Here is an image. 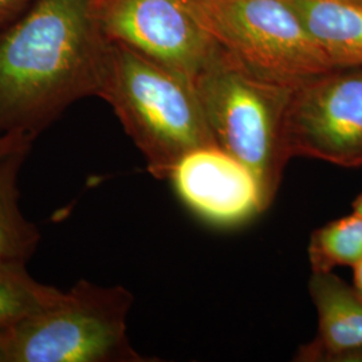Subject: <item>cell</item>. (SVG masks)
Listing matches in <instances>:
<instances>
[{"label": "cell", "mask_w": 362, "mask_h": 362, "mask_svg": "<svg viewBox=\"0 0 362 362\" xmlns=\"http://www.w3.org/2000/svg\"><path fill=\"white\" fill-rule=\"evenodd\" d=\"M107 52L93 0H34L0 30V134L38 137L67 107L98 97Z\"/></svg>", "instance_id": "6da1fadb"}, {"label": "cell", "mask_w": 362, "mask_h": 362, "mask_svg": "<svg viewBox=\"0 0 362 362\" xmlns=\"http://www.w3.org/2000/svg\"><path fill=\"white\" fill-rule=\"evenodd\" d=\"M100 98L112 106L158 180L194 149L216 145L194 82L124 45L109 42Z\"/></svg>", "instance_id": "7a4b0ae2"}, {"label": "cell", "mask_w": 362, "mask_h": 362, "mask_svg": "<svg viewBox=\"0 0 362 362\" xmlns=\"http://www.w3.org/2000/svg\"><path fill=\"white\" fill-rule=\"evenodd\" d=\"M194 86L215 144L252 172L270 207L290 161L285 117L294 88L259 77L221 50Z\"/></svg>", "instance_id": "3957f363"}, {"label": "cell", "mask_w": 362, "mask_h": 362, "mask_svg": "<svg viewBox=\"0 0 362 362\" xmlns=\"http://www.w3.org/2000/svg\"><path fill=\"white\" fill-rule=\"evenodd\" d=\"M133 296L81 279L7 332L8 362H144L128 336Z\"/></svg>", "instance_id": "277c9868"}, {"label": "cell", "mask_w": 362, "mask_h": 362, "mask_svg": "<svg viewBox=\"0 0 362 362\" xmlns=\"http://www.w3.org/2000/svg\"><path fill=\"white\" fill-rule=\"evenodd\" d=\"M220 50L259 77L296 88L334 69L287 0H182Z\"/></svg>", "instance_id": "5b68a950"}, {"label": "cell", "mask_w": 362, "mask_h": 362, "mask_svg": "<svg viewBox=\"0 0 362 362\" xmlns=\"http://www.w3.org/2000/svg\"><path fill=\"white\" fill-rule=\"evenodd\" d=\"M288 158L362 167V67H339L294 88L285 117Z\"/></svg>", "instance_id": "8992f818"}, {"label": "cell", "mask_w": 362, "mask_h": 362, "mask_svg": "<svg viewBox=\"0 0 362 362\" xmlns=\"http://www.w3.org/2000/svg\"><path fill=\"white\" fill-rule=\"evenodd\" d=\"M103 35L194 82L220 52L182 0H95Z\"/></svg>", "instance_id": "52a82bcc"}, {"label": "cell", "mask_w": 362, "mask_h": 362, "mask_svg": "<svg viewBox=\"0 0 362 362\" xmlns=\"http://www.w3.org/2000/svg\"><path fill=\"white\" fill-rule=\"evenodd\" d=\"M168 180L187 207L215 226H238L267 209L252 172L218 145L184 156Z\"/></svg>", "instance_id": "ba28073f"}, {"label": "cell", "mask_w": 362, "mask_h": 362, "mask_svg": "<svg viewBox=\"0 0 362 362\" xmlns=\"http://www.w3.org/2000/svg\"><path fill=\"white\" fill-rule=\"evenodd\" d=\"M318 332L296 354L299 362H362V297L334 272H313L309 284Z\"/></svg>", "instance_id": "9c48e42d"}, {"label": "cell", "mask_w": 362, "mask_h": 362, "mask_svg": "<svg viewBox=\"0 0 362 362\" xmlns=\"http://www.w3.org/2000/svg\"><path fill=\"white\" fill-rule=\"evenodd\" d=\"M334 69L362 67V3L287 0Z\"/></svg>", "instance_id": "30bf717a"}, {"label": "cell", "mask_w": 362, "mask_h": 362, "mask_svg": "<svg viewBox=\"0 0 362 362\" xmlns=\"http://www.w3.org/2000/svg\"><path fill=\"white\" fill-rule=\"evenodd\" d=\"M35 139L0 153V264H27L42 235L21 208L19 177Z\"/></svg>", "instance_id": "8fae6325"}, {"label": "cell", "mask_w": 362, "mask_h": 362, "mask_svg": "<svg viewBox=\"0 0 362 362\" xmlns=\"http://www.w3.org/2000/svg\"><path fill=\"white\" fill-rule=\"evenodd\" d=\"M61 294L57 287L37 281L26 264H0V333L52 305Z\"/></svg>", "instance_id": "7c38bea8"}, {"label": "cell", "mask_w": 362, "mask_h": 362, "mask_svg": "<svg viewBox=\"0 0 362 362\" xmlns=\"http://www.w3.org/2000/svg\"><path fill=\"white\" fill-rule=\"evenodd\" d=\"M309 260L313 272L354 267L362 260V218L351 215L333 220L311 233Z\"/></svg>", "instance_id": "4fadbf2b"}, {"label": "cell", "mask_w": 362, "mask_h": 362, "mask_svg": "<svg viewBox=\"0 0 362 362\" xmlns=\"http://www.w3.org/2000/svg\"><path fill=\"white\" fill-rule=\"evenodd\" d=\"M34 0H0V30L10 25Z\"/></svg>", "instance_id": "5bb4252c"}, {"label": "cell", "mask_w": 362, "mask_h": 362, "mask_svg": "<svg viewBox=\"0 0 362 362\" xmlns=\"http://www.w3.org/2000/svg\"><path fill=\"white\" fill-rule=\"evenodd\" d=\"M27 139H37L31 134H23V133H7V134H0V153L4 151H8L13 148L15 145L25 141Z\"/></svg>", "instance_id": "9a60e30c"}, {"label": "cell", "mask_w": 362, "mask_h": 362, "mask_svg": "<svg viewBox=\"0 0 362 362\" xmlns=\"http://www.w3.org/2000/svg\"><path fill=\"white\" fill-rule=\"evenodd\" d=\"M353 269H354V288L362 297V260L360 263H357Z\"/></svg>", "instance_id": "2e32d148"}, {"label": "cell", "mask_w": 362, "mask_h": 362, "mask_svg": "<svg viewBox=\"0 0 362 362\" xmlns=\"http://www.w3.org/2000/svg\"><path fill=\"white\" fill-rule=\"evenodd\" d=\"M0 362H8L7 350V332L0 333Z\"/></svg>", "instance_id": "e0dca14e"}, {"label": "cell", "mask_w": 362, "mask_h": 362, "mask_svg": "<svg viewBox=\"0 0 362 362\" xmlns=\"http://www.w3.org/2000/svg\"><path fill=\"white\" fill-rule=\"evenodd\" d=\"M353 212H356L357 215H360L362 218V192L353 202Z\"/></svg>", "instance_id": "ac0fdd59"}, {"label": "cell", "mask_w": 362, "mask_h": 362, "mask_svg": "<svg viewBox=\"0 0 362 362\" xmlns=\"http://www.w3.org/2000/svg\"><path fill=\"white\" fill-rule=\"evenodd\" d=\"M353 1H358V3H362V0H353Z\"/></svg>", "instance_id": "d6986e66"}, {"label": "cell", "mask_w": 362, "mask_h": 362, "mask_svg": "<svg viewBox=\"0 0 362 362\" xmlns=\"http://www.w3.org/2000/svg\"><path fill=\"white\" fill-rule=\"evenodd\" d=\"M93 1H95V0H93Z\"/></svg>", "instance_id": "ffe728a7"}]
</instances>
